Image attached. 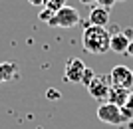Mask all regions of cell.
Returning <instances> with one entry per match:
<instances>
[{
    "instance_id": "cell-5",
    "label": "cell",
    "mask_w": 133,
    "mask_h": 129,
    "mask_svg": "<svg viewBox=\"0 0 133 129\" xmlns=\"http://www.w3.org/2000/svg\"><path fill=\"white\" fill-rule=\"evenodd\" d=\"M85 67L88 66H85L79 58H70L66 62V67H64V79L70 82V84H82Z\"/></svg>"
},
{
    "instance_id": "cell-10",
    "label": "cell",
    "mask_w": 133,
    "mask_h": 129,
    "mask_svg": "<svg viewBox=\"0 0 133 129\" xmlns=\"http://www.w3.org/2000/svg\"><path fill=\"white\" fill-rule=\"evenodd\" d=\"M18 72V66L14 62H2L0 64V84L4 82H10Z\"/></svg>"
},
{
    "instance_id": "cell-7",
    "label": "cell",
    "mask_w": 133,
    "mask_h": 129,
    "mask_svg": "<svg viewBox=\"0 0 133 129\" xmlns=\"http://www.w3.org/2000/svg\"><path fill=\"white\" fill-rule=\"evenodd\" d=\"M129 42H131V36H127L125 32H117V34H111L109 50H111V52H115V54H127Z\"/></svg>"
},
{
    "instance_id": "cell-3",
    "label": "cell",
    "mask_w": 133,
    "mask_h": 129,
    "mask_svg": "<svg viewBox=\"0 0 133 129\" xmlns=\"http://www.w3.org/2000/svg\"><path fill=\"white\" fill-rule=\"evenodd\" d=\"M109 82L113 87H121V90L131 91L133 87V70L127 66H115L109 73Z\"/></svg>"
},
{
    "instance_id": "cell-15",
    "label": "cell",
    "mask_w": 133,
    "mask_h": 129,
    "mask_svg": "<svg viewBox=\"0 0 133 129\" xmlns=\"http://www.w3.org/2000/svg\"><path fill=\"white\" fill-rule=\"evenodd\" d=\"M48 97H50V99H56V97H60V91L50 90V91H48Z\"/></svg>"
},
{
    "instance_id": "cell-9",
    "label": "cell",
    "mask_w": 133,
    "mask_h": 129,
    "mask_svg": "<svg viewBox=\"0 0 133 129\" xmlns=\"http://www.w3.org/2000/svg\"><path fill=\"white\" fill-rule=\"evenodd\" d=\"M129 97V91L127 90H121V87H113V85H109V93H107V101L109 103H115V105L123 107L125 105V101H127Z\"/></svg>"
},
{
    "instance_id": "cell-14",
    "label": "cell",
    "mask_w": 133,
    "mask_h": 129,
    "mask_svg": "<svg viewBox=\"0 0 133 129\" xmlns=\"http://www.w3.org/2000/svg\"><path fill=\"white\" fill-rule=\"evenodd\" d=\"M123 107H127L129 111L133 113V91H129V97H127V101H125V105Z\"/></svg>"
},
{
    "instance_id": "cell-18",
    "label": "cell",
    "mask_w": 133,
    "mask_h": 129,
    "mask_svg": "<svg viewBox=\"0 0 133 129\" xmlns=\"http://www.w3.org/2000/svg\"><path fill=\"white\" fill-rule=\"evenodd\" d=\"M79 2H82V4H85V6H89V4H95L97 0H79Z\"/></svg>"
},
{
    "instance_id": "cell-2",
    "label": "cell",
    "mask_w": 133,
    "mask_h": 129,
    "mask_svg": "<svg viewBox=\"0 0 133 129\" xmlns=\"http://www.w3.org/2000/svg\"><path fill=\"white\" fill-rule=\"evenodd\" d=\"M78 24H79V12L72 6L60 8L48 20V26H52V28H76Z\"/></svg>"
},
{
    "instance_id": "cell-13",
    "label": "cell",
    "mask_w": 133,
    "mask_h": 129,
    "mask_svg": "<svg viewBox=\"0 0 133 129\" xmlns=\"http://www.w3.org/2000/svg\"><path fill=\"white\" fill-rule=\"evenodd\" d=\"M115 2H117V0H97L95 4H97V6H101V8H105V10H111Z\"/></svg>"
},
{
    "instance_id": "cell-11",
    "label": "cell",
    "mask_w": 133,
    "mask_h": 129,
    "mask_svg": "<svg viewBox=\"0 0 133 129\" xmlns=\"http://www.w3.org/2000/svg\"><path fill=\"white\" fill-rule=\"evenodd\" d=\"M66 2L68 0H44L42 8H46V10H50V12H58L60 8L66 6Z\"/></svg>"
},
{
    "instance_id": "cell-16",
    "label": "cell",
    "mask_w": 133,
    "mask_h": 129,
    "mask_svg": "<svg viewBox=\"0 0 133 129\" xmlns=\"http://www.w3.org/2000/svg\"><path fill=\"white\" fill-rule=\"evenodd\" d=\"M28 2H30L32 6H42L44 4V0H28Z\"/></svg>"
},
{
    "instance_id": "cell-19",
    "label": "cell",
    "mask_w": 133,
    "mask_h": 129,
    "mask_svg": "<svg viewBox=\"0 0 133 129\" xmlns=\"http://www.w3.org/2000/svg\"><path fill=\"white\" fill-rule=\"evenodd\" d=\"M119 2H125V0H119Z\"/></svg>"
},
{
    "instance_id": "cell-1",
    "label": "cell",
    "mask_w": 133,
    "mask_h": 129,
    "mask_svg": "<svg viewBox=\"0 0 133 129\" xmlns=\"http://www.w3.org/2000/svg\"><path fill=\"white\" fill-rule=\"evenodd\" d=\"M109 42H111V34L107 32L105 28L101 26H91L88 24L83 28V34H82V44L83 48L89 52V54H105L109 50Z\"/></svg>"
},
{
    "instance_id": "cell-6",
    "label": "cell",
    "mask_w": 133,
    "mask_h": 129,
    "mask_svg": "<svg viewBox=\"0 0 133 129\" xmlns=\"http://www.w3.org/2000/svg\"><path fill=\"white\" fill-rule=\"evenodd\" d=\"M88 93L94 99H99V101H107V93H109V85H107V79L101 78V76H94V79L85 85Z\"/></svg>"
},
{
    "instance_id": "cell-8",
    "label": "cell",
    "mask_w": 133,
    "mask_h": 129,
    "mask_svg": "<svg viewBox=\"0 0 133 129\" xmlns=\"http://www.w3.org/2000/svg\"><path fill=\"white\" fill-rule=\"evenodd\" d=\"M88 22L91 24V26H101V28H105L107 22H109V10L101 8V6H95V8H91Z\"/></svg>"
},
{
    "instance_id": "cell-17",
    "label": "cell",
    "mask_w": 133,
    "mask_h": 129,
    "mask_svg": "<svg viewBox=\"0 0 133 129\" xmlns=\"http://www.w3.org/2000/svg\"><path fill=\"white\" fill-rule=\"evenodd\" d=\"M127 56H131V58H133V38H131V42H129V48H127Z\"/></svg>"
},
{
    "instance_id": "cell-12",
    "label": "cell",
    "mask_w": 133,
    "mask_h": 129,
    "mask_svg": "<svg viewBox=\"0 0 133 129\" xmlns=\"http://www.w3.org/2000/svg\"><path fill=\"white\" fill-rule=\"evenodd\" d=\"M94 70H91V67H85V72H83V79H82V84L83 85H88L89 82H91V79H94Z\"/></svg>"
},
{
    "instance_id": "cell-4",
    "label": "cell",
    "mask_w": 133,
    "mask_h": 129,
    "mask_svg": "<svg viewBox=\"0 0 133 129\" xmlns=\"http://www.w3.org/2000/svg\"><path fill=\"white\" fill-rule=\"evenodd\" d=\"M97 119L103 121V123H107V125H121L123 123L121 107L115 105V103H109V101H103L97 107Z\"/></svg>"
}]
</instances>
